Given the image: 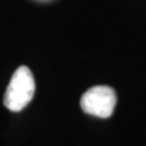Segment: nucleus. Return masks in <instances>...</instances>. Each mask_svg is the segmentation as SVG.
I'll use <instances>...</instances> for the list:
<instances>
[{"label":"nucleus","mask_w":146,"mask_h":146,"mask_svg":"<svg viewBox=\"0 0 146 146\" xmlns=\"http://www.w3.org/2000/svg\"><path fill=\"white\" fill-rule=\"evenodd\" d=\"M35 82L31 70L21 66L15 71L4 96V105L12 112L23 110L34 96Z\"/></svg>","instance_id":"obj_1"},{"label":"nucleus","mask_w":146,"mask_h":146,"mask_svg":"<svg viewBox=\"0 0 146 146\" xmlns=\"http://www.w3.org/2000/svg\"><path fill=\"white\" fill-rule=\"evenodd\" d=\"M116 91L108 85H96L85 91L80 99L82 110L91 116L107 118L115 111Z\"/></svg>","instance_id":"obj_2"}]
</instances>
